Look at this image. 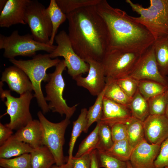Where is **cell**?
Returning a JSON list of instances; mask_svg holds the SVG:
<instances>
[{
  "label": "cell",
  "mask_w": 168,
  "mask_h": 168,
  "mask_svg": "<svg viewBox=\"0 0 168 168\" xmlns=\"http://www.w3.org/2000/svg\"><path fill=\"white\" fill-rule=\"evenodd\" d=\"M68 35L72 47L82 60L101 62L109 49L106 25L95 6L81 8L66 14Z\"/></svg>",
  "instance_id": "cell-1"
},
{
  "label": "cell",
  "mask_w": 168,
  "mask_h": 168,
  "mask_svg": "<svg viewBox=\"0 0 168 168\" xmlns=\"http://www.w3.org/2000/svg\"><path fill=\"white\" fill-rule=\"evenodd\" d=\"M104 20L109 33V49L141 55L155 40L144 26L136 22L124 11L111 6L106 0L95 6Z\"/></svg>",
  "instance_id": "cell-2"
},
{
  "label": "cell",
  "mask_w": 168,
  "mask_h": 168,
  "mask_svg": "<svg viewBox=\"0 0 168 168\" xmlns=\"http://www.w3.org/2000/svg\"><path fill=\"white\" fill-rule=\"evenodd\" d=\"M15 65L23 70L27 75L32 85L34 97L44 114L50 111L48 104L45 100L41 89L42 81L48 82L49 80L47 70L56 66L61 60L58 58H51L49 54H39L33 57L31 59L17 60L9 59Z\"/></svg>",
  "instance_id": "cell-3"
},
{
  "label": "cell",
  "mask_w": 168,
  "mask_h": 168,
  "mask_svg": "<svg viewBox=\"0 0 168 168\" xmlns=\"http://www.w3.org/2000/svg\"><path fill=\"white\" fill-rule=\"evenodd\" d=\"M125 2L140 15L137 17L131 16V18L145 26L155 40L168 34V0H150L147 8L130 0Z\"/></svg>",
  "instance_id": "cell-4"
},
{
  "label": "cell",
  "mask_w": 168,
  "mask_h": 168,
  "mask_svg": "<svg viewBox=\"0 0 168 168\" xmlns=\"http://www.w3.org/2000/svg\"><path fill=\"white\" fill-rule=\"evenodd\" d=\"M56 46L37 41L31 34L21 35L17 30L8 36L0 34V49L4 50V57L9 59L18 56L33 57L41 50L50 54Z\"/></svg>",
  "instance_id": "cell-5"
},
{
  "label": "cell",
  "mask_w": 168,
  "mask_h": 168,
  "mask_svg": "<svg viewBox=\"0 0 168 168\" xmlns=\"http://www.w3.org/2000/svg\"><path fill=\"white\" fill-rule=\"evenodd\" d=\"M0 84V97L6 107V112L2 116L8 114L10 117V122L5 125L12 130L17 131L33 119L30 106L34 97V95L28 91L19 97H15L11 95L10 90L3 89V82L1 81Z\"/></svg>",
  "instance_id": "cell-6"
},
{
  "label": "cell",
  "mask_w": 168,
  "mask_h": 168,
  "mask_svg": "<svg viewBox=\"0 0 168 168\" xmlns=\"http://www.w3.org/2000/svg\"><path fill=\"white\" fill-rule=\"evenodd\" d=\"M66 65L64 59L55 66L54 72L49 74V80L45 86L46 96L45 99L49 101L50 110L57 112L62 116L70 119L74 114L78 104L69 106L63 97L65 83L62 76L63 71L66 69Z\"/></svg>",
  "instance_id": "cell-7"
},
{
  "label": "cell",
  "mask_w": 168,
  "mask_h": 168,
  "mask_svg": "<svg viewBox=\"0 0 168 168\" xmlns=\"http://www.w3.org/2000/svg\"><path fill=\"white\" fill-rule=\"evenodd\" d=\"M37 116L43 129L42 145L47 147L53 155L56 165L62 166L65 164L63 147L64 143V135L70 123L69 119L65 118L58 123L49 120L42 112L39 111Z\"/></svg>",
  "instance_id": "cell-8"
},
{
  "label": "cell",
  "mask_w": 168,
  "mask_h": 168,
  "mask_svg": "<svg viewBox=\"0 0 168 168\" xmlns=\"http://www.w3.org/2000/svg\"><path fill=\"white\" fill-rule=\"evenodd\" d=\"M25 21L36 41L49 44L52 24L46 8L37 0H30L27 7Z\"/></svg>",
  "instance_id": "cell-9"
},
{
  "label": "cell",
  "mask_w": 168,
  "mask_h": 168,
  "mask_svg": "<svg viewBox=\"0 0 168 168\" xmlns=\"http://www.w3.org/2000/svg\"><path fill=\"white\" fill-rule=\"evenodd\" d=\"M54 40L57 44L56 48L49 54L52 59L62 57L64 58L68 74L74 79L88 72L89 65L81 58L74 51L68 34L64 30L57 34Z\"/></svg>",
  "instance_id": "cell-10"
},
{
  "label": "cell",
  "mask_w": 168,
  "mask_h": 168,
  "mask_svg": "<svg viewBox=\"0 0 168 168\" xmlns=\"http://www.w3.org/2000/svg\"><path fill=\"white\" fill-rule=\"evenodd\" d=\"M140 55L117 50L108 51L101 61L106 77L117 80L129 75Z\"/></svg>",
  "instance_id": "cell-11"
},
{
  "label": "cell",
  "mask_w": 168,
  "mask_h": 168,
  "mask_svg": "<svg viewBox=\"0 0 168 168\" xmlns=\"http://www.w3.org/2000/svg\"><path fill=\"white\" fill-rule=\"evenodd\" d=\"M129 76L138 81L152 80L168 86V78L159 71L153 45L140 55Z\"/></svg>",
  "instance_id": "cell-12"
},
{
  "label": "cell",
  "mask_w": 168,
  "mask_h": 168,
  "mask_svg": "<svg viewBox=\"0 0 168 168\" xmlns=\"http://www.w3.org/2000/svg\"><path fill=\"white\" fill-rule=\"evenodd\" d=\"M89 65L86 77L78 76L74 80L77 86L86 89L93 96H97L104 89L106 85V77L101 62L88 58L85 61Z\"/></svg>",
  "instance_id": "cell-13"
},
{
  "label": "cell",
  "mask_w": 168,
  "mask_h": 168,
  "mask_svg": "<svg viewBox=\"0 0 168 168\" xmlns=\"http://www.w3.org/2000/svg\"><path fill=\"white\" fill-rule=\"evenodd\" d=\"M144 138L149 143L161 145L168 138V118L149 115L143 121Z\"/></svg>",
  "instance_id": "cell-14"
},
{
  "label": "cell",
  "mask_w": 168,
  "mask_h": 168,
  "mask_svg": "<svg viewBox=\"0 0 168 168\" xmlns=\"http://www.w3.org/2000/svg\"><path fill=\"white\" fill-rule=\"evenodd\" d=\"M161 145L149 143L144 139L133 150L129 161L133 168H155Z\"/></svg>",
  "instance_id": "cell-15"
},
{
  "label": "cell",
  "mask_w": 168,
  "mask_h": 168,
  "mask_svg": "<svg viewBox=\"0 0 168 168\" xmlns=\"http://www.w3.org/2000/svg\"><path fill=\"white\" fill-rule=\"evenodd\" d=\"M30 0H7L0 14V26L9 28L17 24H26V11Z\"/></svg>",
  "instance_id": "cell-16"
},
{
  "label": "cell",
  "mask_w": 168,
  "mask_h": 168,
  "mask_svg": "<svg viewBox=\"0 0 168 168\" xmlns=\"http://www.w3.org/2000/svg\"><path fill=\"white\" fill-rule=\"evenodd\" d=\"M1 81L6 82L10 91L21 95L33 90L32 84L25 73L15 66L6 68L2 72Z\"/></svg>",
  "instance_id": "cell-17"
},
{
  "label": "cell",
  "mask_w": 168,
  "mask_h": 168,
  "mask_svg": "<svg viewBox=\"0 0 168 168\" xmlns=\"http://www.w3.org/2000/svg\"><path fill=\"white\" fill-rule=\"evenodd\" d=\"M132 117L129 108L112 101L104 97L101 123L110 128L118 123L126 124Z\"/></svg>",
  "instance_id": "cell-18"
},
{
  "label": "cell",
  "mask_w": 168,
  "mask_h": 168,
  "mask_svg": "<svg viewBox=\"0 0 168 168\" xmlns=\"http://www.w3.org/2000/svg\"><path fill=\"white\" fill-rule=\"evenodd\" d=\"M43 129L39 120L33 119L13 134L18 140L29 145L33 149L42 146Z\"/></svg>",
  "instance_id": "cell-19"
},
{
  "label": "cell",
  "mask_w": 168,
  "mask_h": 168,
  "mask_svg": "<svg viewBox=\"0 0 168 168\" xmlns=\"http://www.w3.org/2000/svg\"><path fill=\"white\" fill-rule=\"evenodd\" d=\"M33 149L28 144L20 141L13 135L0 147V158L9 159L30 153Z\"/></svg>",
  "instance_id": "cell-20"
},
{
  "label": "cell",
  "mask_w": 168,
  "mask_h": 168,
  "mask_svg": "<svg viewBox=\"0 0 168 168\" xmlns=\"http://www.w3.org/2000/svg\"><path fill=\"white\" fill-rule=\"evenodd\" d=\"M153 45L159 71L164 77L168 76V34L156 40Z\"/></svg>",
  "instance_id": "cell-21"
},
{
  "label": "cell",
  "mask_w": 168,
  "mask_h": 168,
  "mask_svg": "<svg viewBox=\"0 0 168 168\" xmlns=\"http://www.w3.org/2000/svg\"><path fill=\"white\" fill-rule=\"evenodd\" d=\"M30 153L31 168H50L55 163L53 155L45 146L34 149Z\"/></svg>",
  "instance_id": "cell-22"
},
{
  "label": "cell",
  "mask_w": 168,
  "mask_h": 168,
  "mask_svg": "<svg viewBox=\"0 0 168 168\" xmlns=\"http://www.w3.org/2000/svg\"><path fill=\"white\" fill-rule=\"evenodd\" d=\"M104 97L128 107L131 99L118 84L116 80L107 77Z\"/></svg>",
  "instance_id": "cell-23"
},
{
  "label": "cell",
  "mask_w": 168,
  "mask_h": 168,
  "mask_svg": "<svg viewBox=\"0 0 168 168\" xmlns=\"http://www.w3.org/2000/svg\"><path fill=\"white\" fill-rule=\"evenodd\" d=\"M87 110L83 108L81 109L77 119L73 122V128L69 143L68 157L67 163L70 165L73 157L72 152L75 142L81 133L84 132L87 124Z\"/></svg>",
  "instance_id": "cell-24"
},
{
  "label": "cell",
  "mask_w": 168,
  "mask_h": 168,
  "mask_svg": "<svg viewBox=\"0 0 168 168\" xmlns=\"http://www.w3.org/2000/svg\"><path fill=\"white\" fill-rule=\"evenodd\" d=\"M127 139L133 149L145 139L143 121L132 117L126 124Z\"/></svg>",
  "instance_id": "cell-25"
},
{
  "label": "cell",
  "mask_w": 168,
  "mask_h": 168,
  "mask_svg": "<svg viewBox=\"0 0 168 168\" xmlns=\"http://www.w3.org/2000/svg\"><path fill=\"white\" fill-rule=\"evenodd\" d=\"M46 10L51 21L52 31L49 40V44L53 45L58 28L67 19L64 13L58 5L56 0H51Z\"/></svg>",
  "instance_id": "cell-26"
},
{
  "label": "cell",
  "mask_w": 168,
  "mask_h": 168,
  "mask_svg": "<svg viewBox=\"0 0 168 168\" xmlns=\"http://www.w3.org/2000/svg\"><path fill=\"white\" fill-rule=\"evenodd\" d=\"M128 107L131 111L132 117L142 121L150 115L147 100L138 89L131 99Z\"/></svg>",
  "instance_id": "cell-27"
},
{
  "label": "cell",
  "mask_w": 168,
  "mask_h": 168,
  "mask_svg": "<svg viewBox=\"0 0 168 168\" xmlns=\"http://www.w3.org/2000/svg\"><path fill=\"white\" fill-rule=\"evenodd\" d=\"M168 86L153 80L145 79L139 81L138 89L147 100L151 98L166 92Z\"/></svg>",
  "instance_id": "cell-28"
},
{
  "label": "cell",
  "mask_w": 168,
  "mask_h": 168,
  "mask_svg": "<svg viewBox=\"0 0 168 168\" xmlns=\"http://www.w3.org/2000/svg\"><path fill=\"white\" fill-rule=\"evenodd\" d=\"M133 149L127 139L114 142L113 146L105 152L121 161H129Z\"/></svg>",
  "instance_id": "cell-29"
},
{
  "label": "cell",
  "mask_w": 168,
  "mask_h": 168,
  "mask_svg": "<svg viewBox=\"0 0 168 168\" xmlns=\"http://www.w3.org/2000/svg\"><path fill=\"white\" fill-rule=\"evenodd\" d=\"M100 121L97 122V124L94 130L81 142L78 151L74 156L80 157L84 155L91 153L96 149L98 141V130Z\"/></svg>",
  "instance_id": "cell-30"
},
{
  "label": "cell",
  "mask_w": 168,
  "mask_h": 168,
  "mask_svg": "<svg viewBox=\"0 0 168 168\" xmlns=\"http://www.w3.org/2000/svg\"><path fill=\"white\" fill-rule=\"evenodd\" d=\"M105 87L102 91L97 96L94 104L90 107L87 111V124L84 133H87L89 128L95 122L100 121L103 110V100Z\"/></svg>",
  "instance_id": "cell-31"
},
{
  "label": "cell",
  "mask_w": 168,
  "mask_h": 168,
  "mask_svg": "<svg viewBox=\"0 0 168 168\" xmlns=\"http://www.w3.org/2000/svg\"><path fill=\"white\" fill-rule=\"evenodd\" d=\"M100 0H56L58 5L65 14L79 8L95 6Z\"/></svg>",
  "instance_id": "cell-32"
},
{
  "label": "cell",
  "mask_w": 168,
  "mask_h": 168,
  "mask_svg": "<svg viewBox=\"0 0 168 168\" xmlns=\"http://www.w3.org/2000/svg\"><path fill=\"white\" fill-rule=\"evenodd\" d=\"M98 141L96 149L99 152H105L114 144L111 128L108 125L100 124L98 130Z\"/></svg>",
  "instance_id": "cell-33"
},
{
  "label": "cell",
  "mask_w": 168,
  "mask_h": 168,
  "mask_svg": "<svg viewBox=\"0 0 168 168\" xmlns=\"http://www.w3.org/2000/svg\"><path fill=\"white\" fill-rule=\"evenodd\" d=\"M30 154L26 153L13 158H0V167L3 168H31Z\"/></svg>",
  "instance_id": "cell-34"
},
{
  "label": "cell",
  "mask_w": 168,
  "mask_h": 168,
  "mask_svg": "<svg viewBox=\"0 0 168 168\" xmlns=\"http://www.w3.org/2000/svg\"><path fill=\"white\" fill-rule=\"evenodd\" d=\"M150 115H165L166 106V91L147 100Z\"/></svg>",
  "instance_id": "cell-35"
},
{
  "label": "cell",
  "mask_w": 168,
  "mask_h": 168,
  "mask_svg": "<svg viewBox=\"0 0 168 168\" xmlns=\"http://www.w3.org/2000/svg\"><path fill=\"white\" fill-rule=\"evenodd\" d=\"M96 154L100 168H127L126 161H121L97 150Z\"/></svg>",
  "instance_id": "cell-36"
},
{
  "label": "cell",
  "mask_w": 168,
  "mask_h": 168,
  "mask_svg": "<svg viewBox=\"0 0 168 168\" xmlns=\"http://www.w3.org/2000/svg\"><path fill=\"white\" fill-rule=\"evenodd\" d=\"M116 80L125 93L131 99L138 90L139 81L129 75Z\"/></svg>",
  "instance_id": "cell-37"
},
{
  "label": "cell",
  "mask_w": 168,
  "mask_h": 168,
  "mask_svg": "<svg viewBox=\"0 0 168 168\" xmlns=\"http://www.w3.org/2000/svg\"><path fill=\"white\" fill-rule=\"evenodd\" d=\"M154 164L155 168H168V138L161 144L159 152Z\"/></svg>",
  "instance_id": "cell-38"
},
{
  "label": "cell",
  "mask_w": 168,
  "mask_h": 168,
  "mask_svg": "<svg viewBox=\"0 0 168 168\" xmlns=\"http://www.w3.org/2000/svg\"><path fill=\"white\" fill-rule=\"evenodd\" d=\"M111 131L114 142L127 139V131L126 124L116 123L111 127Z\"/></svg>",
  "instance_id": "cell-39"
},
{
  "label": "cell",
  "mask_w": 168,
  "mask_h": 168,
  "mask_svg": "<svg viewBox=\"0 0 168 168\" xmlns=\"http://www.w3.org/2000/svg\"><path fill=\"white\" fill-rule=\"evenodd\" d=\"M91 162V153L77 158L73 156L70 164L72 168H90Z\"/></svg>",
  "instance_id": "cell-40"
},
{
  "label": "cell",
  "mask_w": 168,
  "mask_h": 168,
  "mask_svg": "<svg viewBox=\"0 0 168 168\" xmlns=\"http://www.w3.org/2000/svg\"><path fill=\"white\" fill-rule=\"evenodd\" d=\"M12 130L0 123V146L4 144L12 135Z\"/></svg>",
  "instance_id": "cell-41"
},
{
  "label": "cell",
  "mask_w": 168,
  "mask_h": 168,
  "mask_svg": "<svg viewBox=\"0 0 168 168\" xmlns=\"http://www.w3.org/2000/svg\"><path fill=\"white\" fill-rule=\"evenodd\" d=\"M90 168H100L96 154V150L91 152V162Z\"/></svg>",
  "instance_id": "cell-42"
},
{
  "label": "cell",
  "mask_w": 168,
  "mask_h": 168,
  "mask_svg": "<svg viewBox=\"0 0 168 168\" xmlns=\"http://www.w3.org/2000/svg\"><path fill=\"white\" fill-rule=\"evenodd\" d=\"M166 110L165 115L168 118V86L166 91Z\"/></svg>",
  "instance_id": "cell-43"
},
{
  "label": "cell",
  "mask_w": 168,
  "mask_h": 168,
  "mask_svg": "<svg viewBox=\"0 0 168 168\" xmlns=\"http://www.w3.org/2000/svg\"><path fill=\"white\" fill-rule=\"evenodd\" d=\"M7 0H1L0 1V12L2 11L4 7Z\"/></svg>",
  "instance_id": "cell-44"
},
{
  "label": "cell",
  "mask_w": 168,
  "mask_h": 168,
  "mask_svg": "<svg viewBox=\"0 0 168 168\" xmlns=\"http://www.w3.org/2000/svg\"><path fill=\"white\" fill-rule=\"evenodd\" d=\"M64 165L62 166H58L56 165H54L50 168H65Z\"/></svg>",
  "instance_id": "cell-45"
},
{
  "label": "cell",
  "mask_w": 168,
  "mask_h": 168,
  "mask_svg": "<svg viewBox=\"0 0 168 168\" xmlns=\"http://www.w3.org/2000/svg\"><path fill=\"white\" fill-rule=\"evenodd\" d=\"M127 168H133L129 161H126Z\"/></svg>",
  "instance_id": "cell-46"
},
{
  "label": "cell",
  "mask_w": 168,
  "mask_h": 168,
  "mask_svg": "<svg viewBox=\"0 0 168 168\" xmlns=\"http://www.w3.org/2000/svg\"><path fill=\"white\" fill-rule=\"evenodd\" d=\"M0 168H2V167H0Z\"/></svg>",
  "instance_id": "cell-47"
},
{
  "label": "cell",
  "mask_w": 168,
  "mask_h": 168,
  "mask_svg": "<svg viewBox=\"0 0 168 168\" xmlns=\"http://www.w3.org/2000/svg\"><path fill=\"white\" fill-rule=\"evenodd\" d=\"M164 168H167V167H165Z\"/></svg>",
  "instance_id": "cell-48"
}]
</instances>
